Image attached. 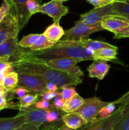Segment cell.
Masks as SVG:
<instances>
[{
    "label": "cell",
    "mask_w": 129,
    "mask_h": 130,
    "mask_svg": "<svg viewBox=\"0 0 129 130\" xmlns=\"http://www.w3.org/2000/svg\"><path fill=\"white\" fill-rule=\"evenodd\" d=\"M12 63L13 69L16 72H27L39 75L48 82L53 83L59 88L80 85L83 79L65 72L50 67L45 61L40 60L29 55L25 48L20 58Z\"/></svg>",
    "instance_id": "obj_1"
},
{
    "label": "cell",
    "mask_w": 129,
    "mask_h": 130,
    "mask_svg": "<svg viewBox=\"0 0 129 130\" xmlns=\"http://www.w3.org/2000/svg\"><path fill=\"white\" fill-rule=\"evenodd\" d=\"M27 52L32 57L46 62L59 58H73L80 62L94 60L92 56L81 46L78 41L62 39L48 49L36 52L27 50Z\"/></svg>",
    "instance_id": "obj_2"
},
{
    "label": "cell",
    "mask_w": 129,
    "mask_h": 130,
    "mask_svg": "<svg viewBox=\"0 0 129 130\" xmlns=\"http://www.w3.org/2000/svg\"><path fill=\"white\" fill-rule=\"evenodd\" d=\"M119 107L110 117L105 119L97 118L77 130H114L115 126L123 119L126 112V102L121 96L117 100Z\"/></svg>",
    "instance_id": "obj_3"
},
{
    "label": "cell",
    "mask_w": 129,
    "mask_h": 130,
    "mask_svg": "<svg viewBox=\"0 0 129 130\" xmlns=\"http://www.w3.org/2000/svg\"><path fill=\"white\" fill-rule=\"evenodd\" d=\"M18 86L27 89L30 93L37 94L40 96L47 90L48 81L39 75L27 72H18Z\"/></svg>",
    "instance_id": "obj_4"
},
{
    "label": "cell",
    "mask_w": 129,
    "mask_h": 130,
    "mask_svg": "<svg viewBox=\"0 0 129 130\" xmlns=\"http://www.w3.org/2000/svg\"><path fill=\"white\" fill-rule=\"evenodd\" d=\"M108 103L102 102L100 98H89L84 99L82 105L75 112L79 114L87 123H89L97 119L100 110L106 106Z\"/></svg>",
    "instance_id": "obj_5"
},
{
    "label": "cell",
    "mask_w": 129,
    "mask_h": 130,
    "mask_svg": "<svg viewBox=\"0 0 129 130\" xmlns=\"http://www.w3.org/2000/svg\"><path fill=\"white\" fill-rule=\"evenodd\" d=\"M101 22L95 25H85L83 24H75L73 27L64 30L63 40L79 41L87 39L92 33L103 30Z\"/></svg>",
    "instance_id": "obj_6"
},
{
    "label": "cell",
    "mask_w": 129,
    "mask_h": 130,
    "mask_svg": "<svg viewBox=\"0 0 129 130\" xmlns=\"http://www.w3.org/2000/svg\"><path fill=\"white\" fill-rule=\"evenodd\" d=\"M19 32L18 23L13 8L0 22V45L12 38H18Z\"/></svg>",
    "instance_id": "obj_7"
},
{
    "label": "cell",
    "mask_w": 129,
    "mask_h": 130,
    "mask_svg": "<svg viewBox=\"0 0 129 130\" xmlns=\"http://www.w3.org/2000/svg\"><path fill=\"white\" fill-rule=\"evenodd\" d=\"M38 13L45 14L53 19V22L59 23L61 19L68 13V8L59 0H51L40 5Z\"/></svg>",
    "instance_id": "obj_8"
},
{
    "label": "cell",
    "mask_w": 129,
    "mask_h": 130,
    "mask_svg": "<svg viewBox=\"0 0 129 130\" xmlns=\"http://www.w3.org/2000/svg\"><path fill=\"white\" fill-rule=\"evenodd\" d=\"M112 5V4H111ZM111 5L104 7L94 8L80 15V19L75 24H83L85 25H95L101 22L104 17L108 15H115L112 10Z\"/></svg>",
    "instance_id": "obj_9"
},
{
    "label": "cell",
    "mask_w": 129,
    "mask_h": 130,
    "mask_svg": "<svg viewBox=\"0 0 129 130\" xmlns=\"http://www.w3.org/2000/svg\"><path fill=\"white\" fill-rule=\"evenodd\" d=\"M101 26L104 30L116 34H121L129 29V21L122 16L108 15L104 17L101 21Z\"/></svg>",
    "instance_id": "obj_10"
},
{
    "label": "cell",
    "mask_w": 129,
    "mask_h": 130,
    "mask_svg": "<svg viewBox=\"0 0 129 130\" xmlns=\"http://www.w3.org/2000/svg\"><path fill=\"white\" fill-rule=\"evenodd\" d=\"M80 62V61L78 60L73 58H59L46 61V62L48 66L53 68L80 77L83 76V72L82 69L77 66Z\"/></svg>",
    "instance_id": "obj_11"
},
{
    "label": "cell",
    "mask_w": 129,
    "mask_h": 130,
    "mask_svg": "<svg viewBox=\"0 0 129 130\" xmlns=\"http://www.w3.org/2000/svg\"><path fill=\"white\" fill-rule=\"evenodd\" d=\"M25 49L19 46L18 38L8 39L0 45V58L14 62L20 58Z\"/></svg>",
    "instance_id": "obj_12"
},
{
    "label": "cell",
    "mask_w": 129,
    "mask_h": 130,
    "mask_svg": "<svg viewBox=\"0 0 129 130\" xmlns=\"http://www.w3.org/2000/svg\"><path fill=\"white\" fill-rule=\"evenodd\" d=\"M18 110V114L24 116L26 123H34L39 124L40 128L48 126L46 121L47 110L38 109L34 106L21 108Z\"/></svg>",
    "instance_id": "obj_13"
},
{
    "label": "cell",
    "mask_w": 129,
    "mask_h": 130,
    "mask_svg": "<svg viewBox=\"0 0 129 130\" xmlns=\"http://www.w3.org/2000/svg\"><path fill=\"white\" fill-rule=\"evenodd\" d=\"M27 0H12L13 8L18 23L19 31L27 25L32 17L27 8Z\"/></svg>",
    "instance_id": "obj_14"
},
{
    "label": "cell",
    "mask_w": 129,
    "mask_h": 130,
    "mask_svg": "<svg viewBox=\"0 0 129 130\" xmlns=\"http://www.w3.org/2000/svg\"><path fill=\"white\" fill-rule=\"evenodd\" d=\"M110 66L106 62L101 60H94L87 68L89 76L92 78H97L102 80L104 78L110 70Z\"/></svg>",
    "instance_id": "obj_15"
},
{
    "label": "cell",
    "mask_w": 129,
    "mask_h": 130,
    "mask_svg": "<svg viewBox=\"0 0 129 130\" xmlns=\"http://www.w3.org/2000/svg\"><path fill=\"white\" fill-rule=\"evenodd\" d=\"M26 123L22 114H18L12 118H0V130H15Z\"/></svg>",
    "instance_id": "obj_16"
},
{
    "label": "cell",
    "mask_w": 129,
    "mask_h": 130,
    "mask_svg": "<svg viewBox=\"0 0 129 130\" xmlns=\"http://www.w3.org/2000/svg\"><path fill=\"white\" fill-rule=\"evenodd\" d=\"M42 34L54 44L59 41L61 38L64 36V30L59 25V23L53 22L46 29Z\"/></svg>",
    "instance_id": "obj_17"
},
{
    "label": "cell",
    "mask_w": 129,
    "mask_h": 130,
    "mask_svg": "<svg viewBox=\"0 0 129 130\" xmlns=\"http://www.w3.org/2000/svg\"><path fill=\"white\" fill-rule=\"evenodd\" d=\"M63 124L73 130H77L87 124L86 121L78 113L72 112L64 114L62 116Z\"/></svg>",
    "instance_id": "obj_18"
},
{
    "label": "cell",
    "mask_w": 129,
    "mask_h": 130,
    "mask_svg": "<svg viewBox=\"0 0 129 130\" xmlns=\"http://www.w3.org/2000/svg\"><path fill=\"white\" fill-rule=\"evenodd\" d=\"M118 48H104L94 51L92 57L94 60H101L104 62L113 61L117 60Z\"/></svg>",
    "instance_id": "obj_19"
},
{
    "label": "cell",
    "mask_w": 129,
    "mask_h": 130,
    "mask_svg": "<svg viewBox=\"0 0 129 130\" xmlns=\"http://www.w3.org/2000/svg\"><path fill=\"white\" fill-rule=\"evenodd\" d=\"M83 102L84 99L77 93L70 99L66 100L61 110L66 114L74 112L82 106Z\"/></svg>",
    "instance_id": "obj_20"
},
{
    "label": "cell",
    "mask_w": 129,
    "mask_h": 130,
    "mask_svg": "<svg viewBox=\"0 0 129 130\" xmlns=\"http://www.w3.org/2000/svg\"><path fill=\"white\" fill-rule=\"evenodd\" d=\"M80 44H81L82 47H83L85 49L91 50L92 51H96L98 50L102 49L104 48H117L115 46L112 45L106 42L101 41L94 40L91 39H83L78 41Z\"/></svg>",
    "instance_id": "obj_21"
},
{
    "label": "cell",
    "mask_w": 129,
    "mask_h": 130,
    "mask_svg": "<svg viewBox=\"0 0 129 130\" xmlns=\"http://www.w3.org/2000/svg\"><path fill=\"white\" fill-rule=\"evenodd\" d=\"M65 114L61 110L51 107L47 110L46 121L48 126H56L60 127L63 125L62 116Z\"/></svg>",
    "instance_id": "obj_22"
},
{
    "label": "cell",
    "mask_w": 129,
    "mask_h": 130,
    "mask_svg": "<svg viewBox=\"0 0 129 130\" xmlns=\"http://www.w3.org/2000/svg\"><path fill=\"white\" fill-rule=\"evenodd\" d=\"M18 74L16 71H13L6 74L3 84V86L8 92H11L18 87Z\"/></svg>",
    "instance_id": "obj_23"
},
{
    "label": "cell",
    "mask_w": 129,
    "mask_h": 130,
    "mask_svg": "<svg viewBox=\"0 0 129 130\" xmlns=\"http://www.w3.org/2000/svg\"><path fill=\"white\" fill-rule=\"evenodd\" d=\"M111 8L115 15L129 17V1L126 0L116 1L111 5Z\"/></svg>",
    "instance_id": "obj_24"
},
{
    "label": "cell",
    "mask_w": 129,
    "mask_h": 130,
    "mask_svg": "<svg viewBox=\"0 0 129 130\" xmlns=\"http://www.w3.org/2000/svg\"><path fill=\"white\" fill-rule=\"evenodd\" d=\"M123 97L126 102V112L123 119L115 126L114 130H129V91Z\"/></svg>",
    "instance_id": "obj_25"
},
{
    "label": "cell",
    "mask_w": 129,
    "mask_h": 130,
    "mask_svg": "<svg viewBox=\"0 0 129 130\" xmlns=\"http://www.w3.org/2000/svg\"><path fill=\"white\" fill-rule=\"evenodd\" d=\"M54 45L53 43L49 41L42 34H40V36L38 38L34 45L29 48L30 51L31 52H36V51L43 50L48 49L51 48Z\"/></svg>",
    "instance_id": "obj_26"
},
{
    "label": "cell",
    "mask_w": 129,
    "mask_h": 130,
    "mask_svg": "<svg viewBox=\"0 0 129 130\" xmlns=\"http://www.w3.org/2000/svg\"><path fill=\"white\" fill-rule=\"evenodd\" d=\"M39 95L37 94L29 93L24 97L19 99V109L21 108H27L34 105L38 102Z\"/></svg>",
    "instance_id": "obj_27"
},
{
    "label": "cell",
    "mask_w": 129,
    "mask_h": 130,
    "mask_svg": "<svg viewBox=\"0 0 129 130\" xmlns=\"http://www.w3.org/2000/svg\"><path fill=\"white\" fill-rule=\"evenodd\" d=\"M40 36V34H30L24 36L21 40L18 41L19 46L26 49L31 48Z\"/></svg>",
    "instance_id": "obj_28"
},
{
    "label": "cell",
    "mask_w": 129,
    "mask_h": 130,
    "mask_svg": "<svg viewBox=\"0 0 129 130\" xmlns=\"http://www.w3.org/2000/svg\"><path fill=\"white\" fill-rule=\"evenodd\" d=\"M117 104V100L116 101L111 102H109L106 106H105L104 107H103L100 110V112L98 114L99 118L105 119V118L110 117L116 110V107Z\"/></svg>",
    "instance_id": "obj_29"
},
{
    "label": "cell",
    "mask_w": 129,
    "mask_h": 130,
    "mask_svg": "<svg viewBox=\"0 0 129 130\" xmlns=\"http://www.w3.org/2000/svg\"><path fill=\"white\" fill-rule=\"evenodd\" d=\"M4 109H13L19 110L18 103H14L10 101L6 96L0 98V110Z\"/></svg>",
    "instance_id": "obj_30"
},
{
    "label": "cell",
    "mask_w": 129,
    "mask_h": 130,
    "mask_svg": "<svg viewBox=\"0 0 129 130\" xmlns=\"http://www.w3.org/2000/svg\"><path fill=\"white\" fill-rule=\"evenodd\" d=\"M60 89L61 91L59 92L64 101L69 100L73 96H75L76 94H77L75 88L73 86H68V87H64Z\"/></svg>",
    "instance_id": "obj_31"
},
{
    "label": "cell",
    "mask_w": 129,
    "mask_h": 130,
    "mask_svg": "<svg viewBox=\"0 0 129 130\" xmlns=\"http://www.w3.org/2000/svg\"><path fill=\"white\" fill-rule=\"evenodd\" d=\"M40 5L37 1V0H27V8L31 15L38 13Z\"/></svg>",
    "instance_id": "obj_32"
},
{
    "label": "cell",
    "mask_w": 129,
    "mask_h": 130,
    "mask_svg": "<svg viewBox=\"0 0 129 130\" xmlns=\"http://www.w3.org/2000/svg\"><path fill=\"white\" fill-rule=\"evenodd\" d=\"M90 4L94 6V8L108 6L115 3L116 0H86Z\"/></svg>",
    "instance_id": "obj_33"
},
{
    "label": "cell",
    "mask_w": 129,
    "mask_h": 130,
    "mask_svg": "<svg viewBox=\"0 0 129 130\" xmlns=\"http://www.w3.org/2000/svg\"><path fill=\"white\" fill-rule=\"evenodd\" d=\"M13 71L12 63L6 58H0V72H10Z\"/></svg>",
    "instance_id": "obj_34"
},
{
    "label": "cell",
    "mask_w": 129,
    "mask_h": 130,
    "mask_svg": "<svg viewBox=\"0 0 129 130\" xmlns=\"http://www.w3.org/2000/svg\"><path fill=\"white\" fill-rule=\"evenodd\" d=\"M11 92L12 93L13 97L16 98L18 100L21 99V98L24 97V96H25L27 94L30 93V92L29 90H27V89L24 88L23 87H20V86H18L13 91H11Z\"/></svg>",
    "instance_id": "obj_35"
},
{
    "label": "cell",
    "mask_w": 129,
    "mask_h": 130,
    "mask_svg": "<svg viewBox=\"0 0 129 130\" xmlns=\"http://www.w3.org/2000/svg\"><path fill=\"white\" fill-rule=\"evenodd\" d=\"M61 93L59 91H57V92H52V91H46L43 93H42L40 95L41 100H46V101L50 102L51 100H53L55 97H56L58 95H60Z\"/></svg>",
    "instance_id": "obj_36"
},
{
    "label": "cell",
    "mask_w": 129,
    "mask_h": 130,
    "mask_svg": "<svg viewBox=\"0 0 129 130\" xmlns=\"http://www.w3.org/2000/svg\"><path fill=\"white\" fill-rule=\"evenodd\" d=\"M64 100L62 98L61 95H58L56 97L54 98L51 102V106L52 107L55 108V109H59L61 110L63 107V105L64 104Z\"/></svg>",
    "instance_id": "obj_37"
},
{
    "label": "cell",
    "mask_w": 129,
    "mask_h": 130,
    "mask_svg": "<svg viewBox=\"0 0 129 130\" xmlns=\"http://www.w3.org/2000/svg\"><path fill=\"white\" fill-rule=\"evenodd\" d=\"M11 8L6 2L3 1L0 6V22L9 13Z\"/></svg>",
    "instance_id": "obj_38"
},
{
    "label": "cell",
    "mask_w": 129,
    "mask_h": 130,
    "mask_svg": "<svg viewBox=\"0 0 129 130\" xmlns=\"http://www.w3.org/2000/svg\"><path fill=\"white\" fill-rule=\"evenodd\" d=\"M34 107L38 109L44 110H48L52 107L51 103L50 102L43 100H40V101L37 102L34 105Z\"/></svg>",
    "instance_id": "obj_39"
},
{
    "label": "cell",
    "mask_w": 129,
    "mask_h": 130,
    "mask_svg": "<svg viewBox=\"0 0 129 130\" xmlns=\"http://www.w3.org/2000/svg\"><path fill=\"white\" fill-rule=\"evenodd\" d=\"M40 126L34 123H26L15 130H39Z\"/></svg>",
    "instance_id": "obj_40"
},
{
    "label": "cell",
    "mask_w": 129,
    "mask_h": 130,
    "mask_svg": "<svg viewBox=\"0 0 129 130\" xmlns=\"http://www.w3.org/2000/svg\"><path fill=\"white\" fill-rule=\"evenodd\" d=\"M59 90V88L53 83L48 82L47 83V90L52 92H57Z\"/></svg>",
    "instance_id": "obj_41"
},
{
    "label": "cell",
    "mask_w": 129,
    "mask_h": 130,
    "mask_svg": "<svg viewBox=\"0 0 129 130\" xmlns=\"http://www.w3.org/2000/svg\"><path fill=\"white\" fill-rule=\"evenodd\" d=\"M115 39H121V38H129V29L127 31L123 33L119 34H116L113 37Z\"/></svg>",
    "instance_id": "obj_42"
},
{
    "label": "cell",
    "mask_w": 129,
    "mask_h": 130,
    "mask_svg": "<svg viewBox=\"0 0 129 130\" xmlns=\"http://www.w3.org/2000/svg\"><path fill=\"white\" fill-rule=\"evenodd\" d=\"M59 128V127L56 126H48L40 128L39 130H58Z\"/></svg>",
    "instance_id": "obj_43"
},
{
    "label": "cell",
    "mask_w": 129,
    "mask_h": 130,
    "mask_svg": "<svg viewBox=\"0 0 129 130\" xmlns=\"http://www.w3.org/2000/svg\"><path fill=\"white\" fill-rule=\"evenodd\" d=\"M8 93V91L3 86V85H0V98L6 96Z\"/></svg>",
    "instance_id": "obj_44"
},
{
    "label": "cell",
    "mask_w": 129,
    "mask_h": 130,
    "mask_svg": "<svg viewBox=\"0 0 129 130\" xmlns=\"http://www.w3.org/2000/svg\"><path fill=\"white\" fill-rule=\"evenodd\" d=\"M8 74V72H0V85H3L5 77Z\"/></svg>",
    "instance_id": "obj_45"
},
{
    "label": "cell",
    "mask_w": 129,
    "mask_h": 130,
    "mask_svg": "<svg viewBox=\"0 0 129 130\" xmlns=\"http://www.w3.org/2000/svg\"><path fill=\"white\" fill-rule=\"evenodd\" d=\"M58 130H73V129H70V128H68V126H67L66 125L63 124V125H62L61 126L59 127V128L58 129Z\"/></svg>",
    "instance_id": "obj_46"
},
{
    "label": "cell",
    "mask_w": 129,
    "mask_h": 130,
    "mask_svg": "<svg viewBox=\"0 0 129 130\" xmlns=\"http://www.w3.org/2000/svg\"><path fill=\"white\" fill-rule=\"evenodd\" d=\"M5 2H6V3L8 4L10 6V7L12 8H13V3H12V0H5Z\"/></svg>",
    "instance_id": "obj_47"
},
{
    "label": "cell",
    "mask_w": 129,
    "mask_h": 130,
    "mask_svg": "<svg viewBox=\"0 0 129 130\" xmlns=\"http://www.w3.org/2000/svg\"><path fill=\"white\" fill-rule=\"evenodd\" d=\"M37 2L40 5V3H41V2H42V0H37Z\"/></svg>",
    "instance_id": "obj_48"
},
{
    "label": "cell",
    "mask_w": 129,
    "mask_h": 130,
    "mask_svg": "<svg viewBox=\"0 0 129 130\" xmlns=\"http://www.w3.org/2000/svg\"><path fill=\"white\" fill-rule=\"evenodd\" d=\"M59 1H60L61 2H64V1H70V0H59Z\"/></svg>",
    "instance_id": "obj_49"
},
{
    "label": "cell",
    "mask_w": 129,
    "mask_h": 130,
    "mask_svg": "<svg viewBox=\"0 0 129 130\" xmlns=\"http://www.w3.org/2000/svg\"><path fill=\"white\" fill-rule=\"evenodd\" d=\"M125 17V18H126V19H127V20H128V21H129V17Z\"/></svg>",
    "instance_id": "obj_50"
},
{
    "label": "cell",
    "mask_w": 129,
    "mask_h": 130,
    "mask_svg": "<svg viewBox=\"0 0 129 130\" xmlns=\"http://www.w3.org/2000/svg\"><path fill=\"white\" fill-rule=\"evenodd\" d=\"M116 1H122V0H116Z\"/></svg>",
    "instance_id": "obj_51"
},
{
    "label": "cell",
    "mask_w": 129,
    "mask_h": 130,
    "mask_svg": "<svg viewBox=\"0 0 129 130\" xmlns=\"http://www.w3.org/2000/svg\"><path fill=\"white\" fill-rule=\"evenodd\" d=\"M3 1H5V0H3Z\"/></svg>",
    "instance_id": "obj_52"
},
{
    "label": "cell",
    "mask_w": 129,
    "mask_h": 130,
    "mask_svg": "<svg viewBox=\"0 0 129 130\" xmlns=\"http://www.w3.org/2000/svg\"><path fill=\"white\" fill-rule=\"evenodd\" d=\"M126 1H129V0H126Z\"/></svg>",
    "instance_id": "obj_53"
},
{
    "label": "cell",
    "mask_w": 129,
    "mask_h": 130,
    "mask_svg": "<svg viewBox=\"0 0 129 130\" xmlns=\"http://www.w3.org/2000/svg\"><path fill=\"white\" fill-rule=\"evenodd\" d=\"M1 110H0V112H1Z\"/></svg>",
    "instance_id": "obj_54"
}]
</instances>
